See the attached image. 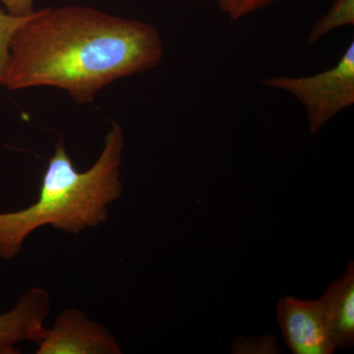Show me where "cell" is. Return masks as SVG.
Returning <instances> with one entry per match:
<instances>
[{
	"mask_svg": "<svg viewBox=\"0 0 354 354\" xmlns=\"http://www.w3.org/2000/svg\"><path fill=\"white\" fill-rule=\"evenodd\" d=\"M162 57V37L149 23L88 6L44 8L14 32L3 86L62 88L90 104L109 84L155 68Z\"/></svg>",
	"mask_w": 354,
	"mask_h": 354,
	"instance_id": "1",
	"label": "cell"
},
{
	"mask_svg": "<svg viewBox=\"0 0 354 354\" xmlns=\"http://www.w3.org/2000/svg\"><path fill=\"white\" fill-rule=\"evenodd\" d=\"M124 133L111 123L101 155L86 171H78L64 141L55 145L44 171L39 197L27 208L0 213V258L19 255L30 234L50 225L69 234H78L108 220L109 205L121 196L120 167Z\"/></svg>",
	"mask_w": 354,
	"mask_h": 354,
	"instance_id": "2",
	"label": "cell"
},
{
	"mask_svg": "<svg viewBox=\"0 0 354 354\" xmlns=\"http://www.w3.org/2000/svg\"><path fill=\"white\" fill-rule=\"evenodd\" d=\"M262 84L297 97L306 113L310 133L315 135L337 113L354 104V43L326 71L311 76H274Z\"/></svg>",
	"mask_w": 354,
	"mask_h": 354,
	"instance_id": "3",
	"label": "cell"
},
{
	"mask_svg": "<svg viewBox=\"0 0 354 354\" xmlns=\"http://www.w3.org/2000/svg\"><path fill=\"white\" fill-rule=\"evenodd\" d=\"M37 344V354L122 353L120 344L104 326L77 308L62 310Z\"/></svg>",
	"mask_w": 354,
	"mask_h": 354,
	"instance_id": "4",
	"label": "cell"
},
{
	"mask_svg": "<svg viewBox=\"0 0 354 354\" xmlns=\"http://www.w3.org/2000/svg\"><path fill=\"white\" fill-rule=\"evenodd\" d=\"M277 321L292 353L332 354L337 351L319 299L281 297L277 305Z\"/></svg>",
	"mask_w": 354,
	"mask_h": 354,
	"instance_id": "5",
	"label": "cell"
},
{
	"mask_svg": "<svg viewBox=\"0 0 354 354\" xmlns=\"http://www.w3.org/2000/svg\"><path fill=\"white\" fill-rule=\"evenodd\" d=\"M50 295L41 288L26 291L12 309L0 315V354H17L16 344H38L44 334V322L50 312Z\"/></svg>",
	"mask_w": 354,
	"mask_h": 354,
	"instance_id": "6",
	"label": "cell"
},
{
	"mask_svg": "<svg viewBox=\"0 0 354 354\" xmlns=\"http://www.w3.org/2000/svg\"><path fill=\"white\" fill-rule=\"evenodd\" d=\"M324 317L335 348H348L354 344V263L335 279L319 298Z\"/></svg>",
	"mask_w": 354,
	"mask_h": 354,
	"instance_id": "7",
	"label": "cell"
},
{
	"mask_svg": "<svg viewBox=\"0 0 354 354\" xmlns=\"http://www.w3.org/2000/svg\"><path fill=\"white\" fill-rule=\"evenodd\" d=\"M354 25V0H334L328 12L316 21L308 35L309 44L318 43L330 32Z\"/></svg>",
	"mask_w": 354,
	"mask_h": 354,
	"instance_id": "8",
	"label": "cell"
},
{
	"mask_svg": "<svg viewBox=\"0 0 354 354\" xmlns=\"http://www.w3.org/2000/svg\"><path fill=\"white\" fill-rule=\"evenodd\" d=\"M31 15V14H30ZM30 15L15 16L0 10V85H4L9 46L14 32L28 19Z\"/></svg>",
	"mask_w": 354,
	"mask_h": 354,
	"instance_id": "9",
	"label": "cell"
},
{
	"mask_svg": "<svg viewBox=\"0 0 354 354\" xmlns=\"http://www.w3.org/2000/svg\"><path fill=\"white\" fill-rule=\"evenodd\" d=\"M232 353L237 354H274L279 353L278 341L274 335L247 339L239 337L232 342Z\"/></svg>",
	"mask_w": 354,
	"mask_h": 354,
	"instance_id": "10",
	"label": "cell"
},
{
	"mask_svg": "<svg viewBox=\"0 0 354 354\" xmlns=\"http://www.w3.org/2000/svg\"><path fill=\"white\" fill-rule=\"evenodd\" d=\"M274 1V0H223L218 8L230 21L234 22L266 8Z\"/></svg>",
	"mask_w": 354,
	"mask_h": 354,
	"instance_id": "11",
	"label": "cell"
},
{
	"mask_svg": "<svg viewBox=\"0 0 354 354\" xmlns=\"http://www.w3.org/2000/svg\"><path fill=\"white\" fill-rule=\"evenodd\" d=\"M6 6L7 12L15 16H27L34 12L32 0H0Z\"/></svg>",
	"mask_w": 354,
	"mask_h": 354,
	"instance_id": "12",
	"label": "cell"
},
{
	"mask_svg": "<svg viewBox=\"0 0 354 354\" xmlns=\"http://www.w3.org/2000/svg\"><path fill=\"white\" fill-rule=\"evenodd\" d=\"M203 1L213 2V3H216L218 4V6H220V4L221 3V2L223 1V0H203Z\"/></svg>",
	"mask_w": 354,
	"mask_h": 354,
	"instance_id": "13",
	"label": "cell"
}]
</instances>
